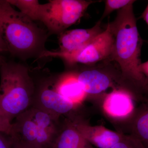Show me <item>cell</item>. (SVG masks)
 <instances>
[{
    "mask_svg": "<svg viewBox=\"0 0 148 148\" xmlns=\"http://www.w3.org/2000/svg\"><path fill=\"white\" fill-rule=\"evenodd\" d=\"M0 110L10 122L33 105L36 86L28 67L5 61L0 67Z\"/></svg>",
    "mask_w": 148,
    "mask_h": 148,
    "instance_id": "3",
    "label": "cell"
},
{
    "mask_svg": "<svg viewBox=\"0 0 148 148\" xmlns=\"http://www.w3.org/2000/svg\"><path fill=\"white\" fill-rule=\"evenodd\" d=\"M113 44V36L109 22L106 29L101 34L81 49L71 53L46 50L38 58H60L68 66L77 64L92 65L100 61L108 60L112 53Z\"/></svg>",
    "mask_w": 148,
    "mask_h": 148,
    "instance_id": "5",
    "label": "cell"
},
{
    "mask_svg": "<svg viewBox=\"0 0 148 148\" xmlns=\"http://www.w3.org/2000/svg\"><path fill=\"white\" fill-rule=\"evenodd\" d=\"M56 78H50L41 82L36 91L33 107L40 109L60 121L62 116L69 118L80 114V108L63 98L56 90Z\"/></svg>",
    "mask_w": 148,
    "mask_h": 148,
    "instance_id": "7",
    "label": "cell"
},
{
    "mask_svg": "<svg viewBox=\"0 0 148 148\" xmlns=\"http://www.w3.org/2000/svg\"><path fill=\"white\" fill-rule=\"evenodd\" d=\"M99 20L92 28L65 31L60 34L58 40L60 52L71 53L88 45L104 30Z\"/></svg>",
    "mask_w": 148,
    "mask_h": 148,
    "instance_id": "11",
    "label": "cell"
},
{
    "mask_svg": "<svg viewBox=\"0 0 148 148\" xmlns=\"http://www.w3.org/2000/svg\"><path fill=\"white\" fill-rule=\"evenodd\" d=\"M134 0H106L105 1V6L104 12L100 20L108 16L114 11L119 10L130 4L134 3Z\"/></svg>",
    "mask_w": 148,
    "mask_h": 148,
    "instance_id": "16",
    "label": "cell"
},
{
    "mask_svg": "<svg viewBox=\"0 0 148 148\" xmlns=\"http://www.w3.org/2000/svg\"><path fill=\"white\" fill-rule=\"evenodd\" d=\"M84 138L93 147L98 148H111L119 143L125 134L114 131L103 125H90L82 114L71 119Z\"/></svg>",
    "mask_w": 148,
    "mask_h": 148,
    "instance_id": "10",
    "label": "cell"
},
{
    "mask_svg": "<svg viewBox=\"0 0 148 148\" xmlns=\"http://www.w3.org/2000/svg\"></svg>",
    "mask_w": 148,
    "mask_h": 148,
    "instance_id": "25",
    "label": "cell"
},
{
    "mask_svg": "<svg viewBox=\"0 0 148 148\" xmlns=\"http://www.w3.org/2000/svg\"><path fill=\"white\" fill-rule=\"evenodd\" d=\"M12 125L0 110V132L11 135Z\"/></svg>",
    "mask_w": 148,
    "mask_h": 148,
    "instance_id": "18",
    "label": "cell"
},
{
    "mask_svg": "<svg viewBox=\"0 0 148 148\" xmlns=\"http://www.w3.org/2000/svg\"><path fill=\"white\" fill-rule=\"evenodd\" d=\"M141 17L143 18L144 21H145L148 27V3L142 15H141Z\"/></svg>",
    "mask_w": 148,
    "mask_h": 148,
    "instance_id": "23",
    "label": "cell"
},
{
    "mask_svg": "<svg viewBox=\"0 0 148 148\" xmlns=\"http://www.w3.org/2000/svg\"><path fill=\"white\" fill-rule=\"evenodd\" d=\"M12 138H13V140L12 148H35L32 146L27 145L25 143H22L20 141H18V140L14 139L12 137Z\"/></svg>",
    "mask_w": 148,
    "mask_h": 148,
    "instance_id": "20",
    "label": "cell"
},
{
    "mask_svg": "<svg viewBox=\"0 0 148 148\" xmlns=\"http://www.w3.org/2000/svg\"><path fill=\"white\" fill-rule=\"evenodd\" d=\"M103 98L102 110L116 126L125 121L135 110V101L130 94L123 89L113 88Z\"/></svg>",
    "mask_w": 148,
    "mask_h": 148,
    "instance_id": "9",
    "label": "cell"
},
{
    "mask_svg": "<svg viewBox=\"0 0 148 148\" xmlns=\"http://www.w3.org/2000/svg\"><path fill=\"white\" fill-rule=\"evenodd\" d=\"M61 124L49 114L32 106L15 118L11 135L35 148H52Z\"/></svg>",
    "mask_w": 148,
    "mask_h": 148,
    "instance_id": "4",
    "label": "cell"
},
{
    "mask_svg": "<svg viewBox=\"0 0 148 148\" xmlns=\"http://www.w3.org/2000/svg\"><path fill=\"white\" fill-rule=\"evenodd\" d=\"M5 61L4 58L2 56L0 55V67H1V66L2 65V64L4 63Z\"/></svg>",
    "mask_w": 148,
    "mask_h": 148,
    "instance_id": "24",
    "label": "cell"
},
{
    "mask_svg": "<svg viewBox=\"0 0 148 148\" xmlns=\"http://www.w3.org/2000/svg\"><path fill=\"white\" fill-rule=\"evenodd\" d=\"M12 6H15L20 12L33 21H40L42 18L44 4L37 0H8Z\"/></svg>",
    "mask_w": 148,
    "mask_h": 148,
    "instance_id": "15",
    "label": "cell"
},
{
    "mask_svg": "<svg viewBox=\"0 0 148 148\" xmlns=\"http://www.w3.org/2000/svg\"><path fill=\"white\" fill-rule=\"evenodd\" d=\"M134 3L118 11L110 23L114 44L110 61H114L120 75V88L127 91L134 101L148 99V80L140 70L143 40L137 26Z\"/></svg>",
    "mask_w": 148,
    "mask_h": 148,
    "instance_id": "1",
    "label": "cell"
},
{
    "mask_svg": "<svg viewBox=\"0 0 148 148\" xmlns=\"http://www.w3.org/2000/svg\"><path fill=\"white\" fill-rule=\"evenodd\" d=\"M140 70L148 80V61L141 64Z\"/></svg>",
    "mask_w": 148,
    "mask_h": 148,
    "instance_id": "21",
    "label": "cell"
},
{
    "mask_svg": "<svg viewBox=\"0 0 148 148\" xmlns=\"http://www.w3.org/2000/svg\"><path fill=\"white\" fill-rule=\"evenodd\" d=\"M55 87L63 98L78 108L87 98L75 71L67 72L56 78Z\"/></svg>",
    "mask_w": 148,
    "mask_h": 148,
    "instance_id": "13",
    "label": "cell"
},
{
    "mask_svg": "<svg viewBox=\"0 0 148 148\" xmlns=\"http://www.w3.org/2000/svg\"><path fill=\"white\" fill-rule=\"evenodd\" d=\"M0 32L8 51L22 59L38 58L46 50L45 31L8 0H0Z\"/></svg>",
    "mask_w": 148,
    "mask_h": 148,
    "instance_id": "2",
    "label": "cell"
},
{
    "mask_svg": "<svg viewBox=\"0 0 148 148\" xmlns=\"http://www.w3.org/2000/svg\"><path fill=\"white\" fill-rule=\"evenodd\" d=\"M78 81L87 97L102 95L110 88H118L119 77L115 67L106 66L75 72Z\"/></svg>",
    "mask_w": 148,
    "mask_h": 148,
    "instance_id": "8",
    "label": "cell"
},
{
    "mask_svg": "<svg viewBox=\"0 0 148 148\" xmlns=\"http://www.w3.org/2000/svg\"><path fill=\"white\" fill-rule=\"evenodd\" d=\"M6 51H8V50L5 44V43L3 39L1 32H0V53H3Z\"/></svg>",
    "mask_w": 148,
    "mask_h": 148,
    "instance_id": "22",
    "label": "cell"
},
{
    "mask_svg": "<svg viewBox=\"0 0 148 148\" xmlns=\"http://www.w3.org/2000/svg\"><path fill=\"white\" fill-rule=\"evenodd\" d=\"M119 132L132 136L148 148V99L135 107L131 115L117 125Z\"/></svg>",
    "mask_w": 148,
    "mask_h": 148,
    "instance_id": "12",
    "label": "cell"
},
{
    "mask_svg": "<svg viewBox=\"0 0 148 148\" xmlns=\"http://www.w3.org/2000/svg\"><path fill=\"white\" fill-rule=\"evenodd\" d=\"M111 148H145L141 143L129 135L125 134L119 142Z\"/></svg>",
    "mask_w": 148,
    "mask_h": 148,
    "instance_id": "17",
    "label": "cell"
},
{
    "mask_svg": "<svg viewBox=\"0 0 148 148\" xmlns=\"http://www.w3.org/2000/svg\"><path fill=\"white\" fill-rule=\"evenodd\" d=\"M13 143L11 135L0 132V148H12Z\"/></svg>",
    "mask_w": 148,
    "mask_h": 148,
    "instance_id": "19",
    "label": "cell"
},
{
    "mask_svg": "<svg viewBox=\"0 0 148 148\" xmlns=\"http://www.w3.org/2000/svg\"><path fill=\"white\" fill-rule=\"evenodd\" d=\"M95 1L51 0L44 4L41 21L52 34H60L81 18Z\"/></svg>",
    "mask_w": 148,
    "mask_h": 148,
    "instance_id": "6",
    "label": "cell"
},
{
    "mask_svg": "<svg viewBox=\"0 0 148 148\" xmlns=\"http://www.w3.org/2000/svg\"><path fill=\"white\" fill-rule=\"evenodd\" d=\"M52 148H95L83 136L71 119L61 123Z\"/></svg>",
    "mask_w": 148,
    "mask_h": 148,
    "instance_id": "14",
    "label": "cell"
}]
</instances>
